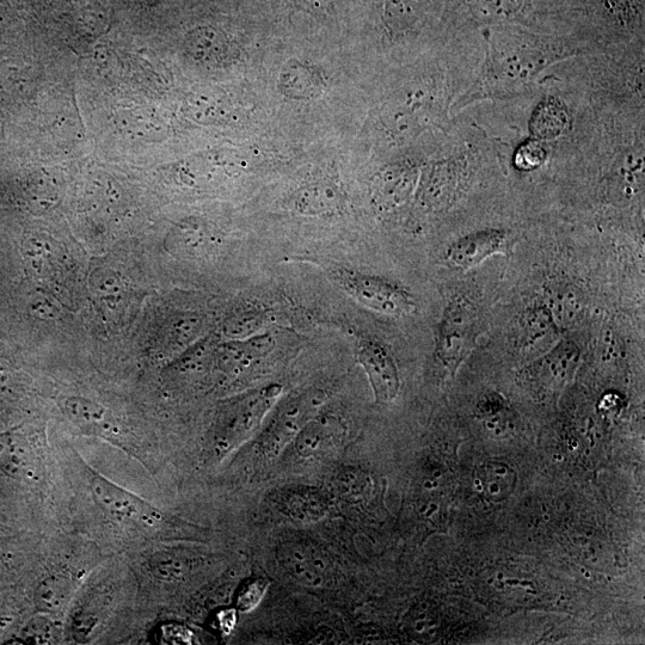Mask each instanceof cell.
<instances>
[{
  "label": "cell",
  "instance_id": "6da1fadb",
  "mask_svg": "<svg viewBox=\"0 0 645 645\" xmlns=\"http://www.w3.org/2000/svg\"><path fill=\"white\" fill-rule=\"evenodd\" d=\"M571 53L565 47L527 36H495L488 41L481 76L470 96L507 95L536 81L540 73Z\"/></svg>",
  "mask_w": 645,
  "mask_h": 645
},
{
  "label": "cell",
  "instance_id": "7a4b0ae2",
  "mask_svg": "<svg viewBox=\"0 0 645 645\" xmlns=\"http://www.w3.org/2000/svg\"><path fill=\"white\" fill-rule=\"evenodd\" d=\"M281 393V385L269 384L227 402L220 410L215 427V453L223 458L254 436L278 404Z\"/></svg>",
  "mask_w": 645,
  "mask_h": 645
},
{
  "label": "cell",
  "instance_id": "3957f363",
  "mask_svg": "<svg viewBox=\"0 0 645 645\" xmlns=\"http://www.w3.org/2000/svg\"><path fill=\"white\" fill-rule=\"evenodd\" d=\"M327 401L322 390L310 389L288 397L270 415L256 442L257 453L266 459L281 456L306 423L321 413Z\"/></svg>",
  "mask_w": 645,
  "mask_h": 645
},
{
  "label": "cell",
  "instance_id": "277c9868",
  "mask_svg": "<svg viewBox=\"0 0 645 645\" xmlns=\"http://www.w3.org/2000/svg\"><path fill=\"white\" fill-rule=\"evenodd\" d=\"M478 336V313L471 301L458 298L448 304L439 325L436 355L454 373L468 358Z\"/></svg>",
  "mask_w": 645,
  "mask_h": 645
},
{
  "label": "cell",
  "instance_id": "5b68a950",
  "mask_svg": "<svg viewBox=\"0 0 645 645\" xmlns=\"http://www.w3.org/2000/svg\"><path fill=\"white\" fill-rule=\"evenodd\" d=\"M335 278L349 297L368 310L398 318L413 315L416 310L415 301L407 291L379 276L340 270Z\"/></svg>",
  "mask_w": 645,
  "mask_h": 645
},
{
  "label": "cell",
  "instance_id": "8992f818",
  "mask_svg": "<svg viewBox=\"0 0 645 645\" xmlns=\"http://www.w3.org/2000/svg\"><path fill=\"white\" fill-rule=\"evenodd\" d=\"M276 562L293 581L307 588H322L333 579V561L327 551L304 537L282 539L276 546Z\"/></svg>",
  "mask_w": 645,
  "mask_h": 645
},
{
  "label": "cell",
  "instance_id": "52a82bcc",
  "mask_svg": "<svg viewBox=\"0 0 645 645\" xmlns=\"http://www.w3.org/2000/svg\"><path fill=\"white\" fill-rule=\"evenodd\" d=\"M441 114V101L426 89L407 90L392 98L383 108L386 131L392 137H415Z\"/></svg>",
  "mask_w": 645,
  "mask_h": 645
},
{
  "label": "cell",
  "instance_id": "ba28073f",
  "mask_svg": "<svg viewBox=\"0 0 645 645\" xmlns=\"http://www.w3.org/2000/svg\"><path fill=\"white\" fill-rule=\"evenodd\" d=\"M275 512L293 524L310 525L327 518L333 507L327 491L298 485L285 487L270 497Z\"/></svg>",
  "mask_w": 645,
  "mask_h": 645
},
{
  "label": "cell",
  "instance_id": "9c48e42d",
  "mask_svg": "<svg viewBox=\"0 0 645 645\" xmlns=\"http://www.w3.org/2000/svg\"><path fill=\"white\" fill-rule=\"evenodd\" d=\"M579 360V348L574 343L562 342L527 368L525 382L537 392L559 391L574 377Z\"/></svg>",
  "mask_w": 645,
  "mask_h": 645
},
{
  "label": "cell",
  "instance_id": "30bf717a",
  "mask_svg": "<svg viewBox=\"0 0 645 645\" xmlns=\"http://www.w3.org/2000/svg\"><path fill=\"white\" fill-rule=\"evenodd\" d=\"M91 489L100 505L115 518L137 522L146 527H155L163 520V514L155 507L107 478L94 476Z\"/></svg>",
  "mask_w": 645,
  "mask_h": 645
},
{
  "label": "cell",
  "instance_id": "8fae6325",
  "mask_svg": "<svg viewBox=\"0 0 645 645\" xmlns=\"http://www.w3.org/2000/svg\"><path fill=\"white\" fill-rule=\"evenodd\" d=\"M356 358L370 380L377 401H395L401 390V379L392 355L379 342L365 339L356 348Z\"/></svg>",
  "mask_w": 645,
  "mask_h": 645
},
{
  "label": "cell",
  "instance_id": "7c38bea8",
  "mask_svg": "<svg viewBox=\"0 0 645 645\" xmlns=\"http://www.w3.org/2000/svg\"><path fill=\"white\" fill-rule=\"evenodd\" d=\"M419 170L410 164H396L374 178L372 202L380 212H391L407 202L414 193Z\"/></svg>",
  "mask_w": 645,
  "mask_h": 645
},
{
  "label": "cell",
  "instance_id": "4fadbf2b",
  "mask_svg": "<svg viewBox=\"0 0 645 645\" xmlns=\"http://www.w3.org/2000/svg\"><path fill=\"white\" fill-rule=\"evenodd\" d=\"M468 158L457 156L435 163L423 178L421 199L430 208L451 204L462 184Z\"/></svg>",
  "mask_w": 645,
  "mask_h": 645
},
{
  "label": "cell",
  "instance_id": "5bb4252c",
  "mask_svg": "<svg viewBox=\"0 0 645 645\" xmlns=\"http://www.w3.org/2000/svg\"><path fill=\"white\" fill-rule=\"evenodd\" d=\"M507 233L489 229L470 233L454 242L447 251L448 261L459 269L479 266L489 257L505 253Z\"/></svg>",
  "mask_w": 645,
  "mask_h": 645
},
{
  "label": "cell",
  "instance_id": "9a60e30c",
  "mask_svg": "<svg viewBox=\"0 0 645 645\" xmlns=\"http://www.w3.org/2000/svg\"><path fill=\"white\" fill-rule=\"evenodd\" d=\"M346 427L339 417L331 414H317L300 430L291 446L304 459L322 457L340 444Z\"/></svg>",
  "mask_w": 645,
  "mask_h": 645
},
{
  "label": "cell",
  "instance_id": "2e32d148",
  "mask_svg": "<svg viewBox=\"0 0 645 645\" xmlns=\"http://www.w3.org/2000/svg\"><path fill=\"white\" fill-rule=\"evenodd\" d=\"M272 347L273 341L266 335L217 344L214 346L213 366L226 377H237L255 365Z\"/></svg>",
  "mask_w": 645,
  "mask_h": 645
},
{
  "label": "cell",
  "instance_id": "e0dca14e",
  "mask_svg": "<svg viewBox=\"0 0 645 645\" xmlns=\"http://www.w3.org/2000/svg\"><path fill=\"white\" fill-rule=\"evenodd\" d=\"M279 89L291 100L311 101L323 95L327 82L315 66L291 59L280 71Z\"/></svg>",
  "mask_w": 645,
  "mask_h": 645
},
{
  "label": "cell",
  "instance_id": "ac0fdd59",
  "mask_svg": "<svg viewBox=\"0 0 645 645\" xmlns=\"http://www.w3.org/2000/svg\"><path fill=\"white\" fill-rule=\"evenodd\" d=\"M65 413L73 423L102 438H119L122 428L112 411L91 399L70 397L65 402Z\"/></svg>",
  "mask_w": 645,
  "mask_h": 645
},
{
  "label": "cell",
  "instance_id": "d6986e66",
  "mask_svg": "<svg viewBox=\"0 0 645 645\" xmlns=\"http://www.w3.org/2000/svg\"><path fill=\"white\" fill-rule=\"evenodd\" d=\"M244 168L245 163L238 153L219 151L189 159L180 171L184 181L198 184L236 176Z\"/></svg>",
  "mask_w": 645,
  "mask_h": 645
},
{
  "label": "cell",
  "instance_id": "ffe728a7",
  "mask_svg": "<svg viewBox=\"0 0 645 645\" xmlns=\"http://www.w3.org/2000/svg\"><path fill=\"white\" fill-rule=\"evenodd\" d=\"M573 127V116L565 103L556 97H548L534 110L530 122L532 139L545 144L564 138Z\"/></svg>",
  "mask_w": 645,
  "mask_h": 645
},
{
  "label": "cell",
  "instance_id": "44dd1931",
  "mask_svg": "<svg viewBox=\"0 0 645 645\" xmlns=\"http://www.w3.org/2000/svg\"><path fill=\"white\" fill-rule=\"evenodd\" d=\"M291 205L293 211L301 215L331 214L342 207L343 195L334 183L315 182L297 190Z\"/></svg>",
  "mask_w": 645,
  "mask_h": 645
},
{
  "label": "cell",
  "instance_id": "7402d4cb",
  "mask_svg": "<svg viewBox=\"0 0 645 645\" xmlns=\"http://www.w3.org/2000/svg\"><path fill=\"white\" fill-rule=\"evenodd\" d=\"M190 58L200 64L217 65L229 57L230 43L218 29L202 27L190 32L184 41Z\"/></svg>",
  "mask_w": 645,
  "mask_h": 645
},
{
  "label": "cell",
  "instance_id": "603a6c76",
  "mask_svg": "<svg viewBox=\"0 0 645 645\" xmlns=\"http://www.w3.org/2000/svg\"><path fill=\"white\" fill-rule=\"evenodd\" d=\"M518 476L511 466L491 460L476 470V487L485 499L501 503L513 494Z\"/></svg>",
  "mask_w": 645,
  "mask_h": 645
},
{
  "label": "cell",
  "instance_id": "cb8c5ba5",
  "mask_svg": "<svg viewBox=\"0 0 645 645\" xmlns=\"http://www.w3.org/2000/svg\"><path fill=\"white\" fill-rule=\"evenodd\" d=\"M429 0H386L385 23L392 35H403L416 26L428 9Z\"/></svg>",
  "mask_w": 645,
  "mask_h": 645
},
{
  "label": "cell",
  "instance_id": "d4e9b609",
  "mask_svg": "<svg viewBox=\"0 0 645 645\" xmlns=\"http://www.w3.org/2000/svg\"><path fill=\"white\" fill-rule=\"evenodd\" d=\"M186 113L196 124L218 125L226 118L227 106L215 92L198 90L187 98Z\"/></svg>",
  "mask_w": 645,
  "mask_h": 645
},
{
  "label": "cell",
  "instance_id": "484cf974",
  "mask_svg": "<svg viewBox=\"0 0 645 645\" xmlns=\"http://www.w3.org/2000/svg\"><path fill=\"white\" fill-rule=\"evenodd\" d=\"M73 591H75V582L71 577L63 574L49 576L36 589V607L45 613L58 612L69 602Z\"/></svg>",
  "mask_w": 645,
  "mask_h": 645
},
{
  "label": "cell",
  "instance_id": "4316f807",
  "mask_svg": "<svg viewBox=\"0 0 645 645\" xmlns=\"http://www.w3.org/2000/svg\"><path fill=\"white\" fill-rule=\"evenodd\" d=\"M269 319L266 311L254 307L243 309L226 319L223 334L229 340H247L262 335L266 330Z\"/></svg>",
  "mask_w": 645,
  "mask_h": 645
},
{
  "label": "cell",
  "instance_id": "83f0119b",
  "mask_svg": "<svg viewBox=\"0 0 645 645\" xmlns=\"http://www.w3.org/2000/svg\"><path fill=\"white\" fill-rule=\"evenodd\" d=\"M167 323L162 333L163 341L167 348L174 350L188 348L201 329L200 319L192 315L177 316Z\"/></svg>",
  "mask_w": 645,
  "mask_h": 645
},
{
  "label": "cell",
  "instance_id": "f1b7e54d",
  "mask_svg": "<svg viewBox=\"0 0 645 645\" xmlns=\"http://www.w3.org/2000/svg\"><path fill=\"white\" fill-rule=\"evenodd\" d=\"M555 319L546 307H534L527 311L522 321V340L526 346L540 343L555 331Z\"/></svg>",
  "mask_w": 645,
  "mask_h": 645
},
{
  "label": "cell",
  "instance_id": "f546056e",
  "mask_svg": "<svg viewBox=\"0 0 645 645\" xmlns=\"http://www.w3.org/2000/svg\"><path fill=\"white\" fill-rule=\"evenodd\" d=\"M334 490L344 501L359 502L370 489V478L359 469L347 468L337 472L334 478Z\"/></svg>",
  "mask_w": 645,
  "mask_h": 645
},
{
  "label": "cell",
  "instance_id": "4dcf8cb0",
  "mask_svg": "<svg viewBox=\"0 0 645 645\" xmlns=\"http://www.w3.org/2000/svg\"><path fill=\"white\" fill-rule=\"evenodd\" d=\"M548 157V144L531 138L516 149L514 165L520 171H533L542 168Z\"/></svg>",
  "mask_w": 645,
  "mask_h": 645
},
{
  "label": "cell",
  "instance_id": "1f68e13d",
  "mask_svg": "<svg viewBox=\"0 0 645 645\" xmlns=\"http://www.w3.org/2000/svg\"><path fill=\"white\" fill-rule=\"evenodd\" d=\"M269 581L264 577H250L239 587L236 594V610L249 613L261 604L268 592Z\"/></svg>",
  "mask_w": 645,
  "mask_h": 645
},
{
  "label": "cell",
  "instance_id": "d6a6232c",
  "mask_svg": "<svg viewBox=\"0 0 645 645\" xmlns=\"http://www.w3.org/2000/svg\"><path fill=\"white\" fill-rule=\"evenodd\" d=\"M152 570L158 579L177 581L189 573L190 563L186 558L177 555H158L152 561Z\"/></svg>",
  "mask_w": 645,
  "mask_h": 645
},
{
  "label": "cell",
  "instance_id": "836d02e7",
  "mask_svg": "<svg viewBox=\"0 0 645 645\" xmlns=\"http://www.w3.org/2000/svg\"><path fill=\"white\" fill-rule=\"evenodd\" d=\"M92 287L104 298H118L124 292L121 278L113 270L98 269L92 276Z\"/></svg>",
  "mask_w": 645,
  "mask_h": 645
},
{
  "label": "cell",
  "instance_id": "e575fe53",
  "mask_svg": "<svg viewBox=\"0 0 645 645\" xmlns=\"http://www.w3.org/2000/svg\"><path fill=\"white\" fill-rule=\"evenodd\" d=\"M478 416L485 422L499 421L508 415V405L499 393H488L477 404Z\"/></svg>",
  "mask_w": 645,
  "mask_h": 645
},
{
  "label": "cell",
  "instance_id": "d590c367",
  "mask_svg": "<svg viewBox=\"0 0 645 645\" xmlns=\"http://www.w3.org/2000/svg\"><path fill=\"white\" fill-rule=\"evenodd\" d=\"M205 236L206 233L201 230V227L187 224L178 227L175 242L180 245L182 250L196 253L204 248Z\"/></svg>",
  "mask_w": 645,
  "mask_h": 645
},
{
  "label": "cell",
  "instance_id": "8d00e7d4",
  "mask_svg": "<svg viewBox=\"0 0 645 645\" xmlns=\"http://www.w3.org/2000/svg\"><path fill=\"white\" fill-rule=\"evenodd\" d=\"M24 641L35 644H48L54 640V628L46 619H35L23 631Z\"/></svg>",
  "mask_w": 645,
  "mask_h": 645
},
{
  "label": "cell",
  "instance_id": "74e56055",
  "mask_svg": "<svg viewBox=\"0 0 645 645\" xmlns=\"http://www.w3.org/2000/svg\"><path fill=\"white\" fill-rule=\"evenodd\" d=\"M408 628L417 637L427 635L433 628L432 614L421 606L413 608L409 613Z\"/></svg>",
  "mask_w": 645,
  "mask_h": 645
},
{
  "label": "cell",
  "instance_id": "f35d334b",
  "mask_svg": "<svg viewBox=\"0 0 645 645\" xmlns=\"http://www.w3.org/2000/svg\"><path fill=\"white\" fill-rule=\"evenodd\" d=\"M606 8L619 21L630 22L640 11L642 0H604Z\"/></svg>",
  "mask_w": 645,
  "mask_h": 645
},
{
  "label": "cell",
  "instance_id": "ab89813d",
  "mask_svg": "<svg viewBox=\"0 0 645 645\" xmlns=\"http://www.w3.org/2000/svg\"><path fill=\"white\" fill-rule=\"evenodd\" d=\"M163 643L187 644L193 641V632L182 625H168L162 631Z\"/></svg>",
  "mask_w": 645,
  "mask_h": 645
},
{
  "label": "cell",
  "instance_id": "60d3db41",
  "mask_svg": "<svg viewBox=\"0 0 645 645\" xmlns=\"http://www.w3.org/2000/svg\"><path fill=\"white\" fill-rule=\"evenodd\" d=\"M219 628L225 634H230V632L235 629L237 623V610H226L221 611L218 616Z\"/></svg>",
  "mask_w": 645,
  "mask_h": 645
},
{
  "label": "cell",
  "instance_id": "b9f144b4",
  "mask_svg": "<svg viewBox=\"0 0 645 645\" xmlns=\"http://www.w3.org/2000/svg\"><path fill=\"white\" fill-rule=\"evenodd\" d=\"M6 620H8V619H6L5 617L0 616V630H3L5 628V626H6V624L9 623V622H6Z\"/></svg>",
  "mask_w": 645,
  "mask_h": 645
}]
</instances>
